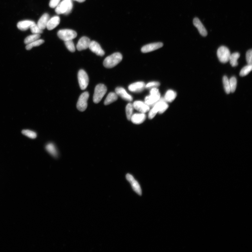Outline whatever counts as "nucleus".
Instances as JSON below:
<instances>
[{
	"label": "nucleus",
	"mask_w": 252,
	"mask_h": 252,
	"mask_svg": "<svg viewBox=\"0 0 252 252\" xmlns=\"http://www.w3.org/2000/svg\"><path fill=\"white\" fill-rule=\"evenodd\" d=\"M134 108L139 112L143 113H145L149 111L150 107L144 102L140 101H136L134 102L133 104Z\"/></svg>",
	"instance_id": "12"
},
{
	"label": "nucleus",
	"mask_w": 252,
	"mask_h": 252,
	"mask_svg": "<svg viewBox=\"0 0 252 252\" xmlns=\"http://www.w3.org/2000/svg\"><path fill=\"white\" fill-rule=\"evenodd\" d=\"M163 46V44L161 43H156L147 44L141 48V51L143 53L151 52L162 47Z\"/></svg>",
	"instance_id": "13"
},
{
	"label": "nucleus",
	"mask_w": 252,
	"mask_h": 252,
	"mask_svg": "<svg viewBox=\"0 0 252 252\" xmlns=\"http://www.w3.org/2000/svg\"><path fill=\"white\" fill-rule=\"evenodd\" d=\"M78 79L79 87L82 90L86 89L89 84V79L88 75L83 69L79 70L78 74Z\"/></svg>",
	"instance_id": "9"
},
{
	"label": "nucleus",
	"mask_w": 252,
	"mask_h": 252,
	"mask_svg": "<svg viewBox=\"0 0 252 252\" xmlns=\"http://www.w3.org/2000/svg\"><path fill=\"white\" fill-rule=\"evenodd\" d=\"M90 42L91 41L88 37H82L77 44V50L81 51L87 49L89 48Z\"/></svg>",
	"instance_id": "14"
},
{
	"label": "nucleus",
	"mask_w": 252,
	"mask_h": 252,
	"mask_svg": "<svg viewBox=\"0 0 252 252\" xmlns=\"http://www.w3.org/2000/svg\"><path fill=\"white\" fill-rule=\"evenodd\" d=\"M219 60L221 63H226L229 61L231 53L228 48L225 46H221L217 52Z\"/></svg>",
	"instance_id": "7"
},
{
	"label": "nucleus",
	"mask_w": 252,
	"mask_h": 252,
	"mask_svg": "<svg viewBox=\"0 0 252 252\" xmlns=\"http://www.w3.org/2000/svg\"><path fill=\"white\" fill-rule=\"evenodd\" d=\"M223 83L225 92L227 94H229L231 92L230 87L229 79L226 76L223 77Z\"/></svg>",
	"instance_id": "29"
},
{
	"label": "nucleus",
	"mask_w": 252,
	"mask_h": 252,
	"mask_svg": "<svg viewBox=\"0 0 252 252\" xmlns=\"http://www.w3.org/2000/svg\"><path fill=\"white\" fill-rule=\"evenodd\" d=\"M89 98V93L85 92L79 96L77 103V108L79 111H85L87 107V101Z\"/></svg>",
	"instance_id": "8"
},
{
	"label": "nucleus",
	"mask_w": 252,
	"mask_h": 252,
	"mask_svg": "<svg viewBox=\"0 0 252 252\" xmlns=\"http://www.w3.org/2000/svg\"><path fill=\"white\" fill-rule=\"evenodd\" d=\"M122 59V55L120 53H114L106 57L104 61L103 65L108 68H113L120 63Z\"/></svg>",
	"instance_id": "2"
},
{
	"label": "nucleus",
	"mask_w": 252,
	"mask_h": 252,
	"mask_svg": "<svg viewBox=\"0 0 252 252\" xmlns=\"http://www.w3.org/2000/svg\"><path fill=\"white\" fill-rule=\"evenodd\" d=\"M169 108V105L165 100L164 98H161L153 106V108L150 110L149 114V118L153 119L157 113L162 114Z\"/></svg>",
	"instance_id": "1"
},
{
	"label": "nucleus",
	"mask_w": 252,
	"mask_h": 252,
	"mask_svg": "<svg viewBox=\"0 0 252 252\" xmlns=\"http://www.w3.org/2000/svg\"><path fill=\"white\" fill-rule=\"evenodd\" d=\"M46 149L47 151L52 156L55 157L57 156V152L55 145L53 143H50L46 145Z\"/></svg>",
	"instance_id": "25"
},
{
	"label": "nucleus",
	"mask_w": 252,
	"mask_h": 252,
	"mask_svg": "<svg viewBox=\"0 0 252 252\" xmlns=\"http://www.w3.org/2000/svg\"><path fill=\"white\" fill-rule=\"evenodd\" d=\"M40 37V34H33L26 37L24 40V43L26 45L39 39Z\"/></svg>",
	"instance_id": "26"
},
{
	"label": "nucleus",
	"mask_w": 252,
	"mask_h": 252,
	"mask_svg": "<svg viewBox=\"0 0 252 252\" xmlns=\"http://www.w3.org/2000/svg\"><path fill=\"white\" fill-rule=\"evenodd\" d=\"M89 48L97 56L102 57L105 54L104 51L102 48L99 44L95 41H92L90 42Z\"/></svg>",
	"instance_id": "11"
},
{
	"label": "nucleus",
	"mask_w": 252,
	"mask_h": 252,
	"mask_svg": "<svg viewBox=\"0 0 252 252\" xmlns=\"http://www.w3.org/2000/svg\"><path fill=\"white\" fill-rule=\"evenodd\" d=\"M65 45L67 49L72 52H74L76 50V47L72 40H69L65 41Z\"/></svg>",
	"instance_id": "34"
},
{
	"label": "nucleus",
	"mask_w": 252,
	"mask_h": 252,
	"mask_svg": "<svg viewBox=\"0 0 252 252\" xmlns=\"http://www.w3.org/2000/svg\"><path fill=\"white\" fill-rule=\"evenodd\" d=\"M134 107L131 103H128L126 107V115L128 120L130 121L133 113Z\"/></svg>",
	"instance_id": "28"
},
{
	"label": "nucleus",
	"mask_w": 252,
	"mask_h": 252,
	"mask_svg": "<svg viewBox=\"0 0 252 252\" xmlns=\"http://www.w3.org/2000/svg\"><path fill=\"white\" fill-rule=\"evenodd\" d=\"M57 35L61 39L64 41L72 40L77 36V33L74 30L63 29L59 30Z\"/></svg>",
	"instance_id": "6"
},
{
	"label": "nucleus",
	"mask_w": 252,
	"mask_h": 252,
	"mask_svg": "<svg viewBox=\"0 0 252 252\" xmlns=\"http://www.w3.org/2000/svg\"><path fill=\"white\" fill-rule=\"evenodd\" d=\"M60 0H50L49 5L50 8H54L58 5Z\"/></svg>",
	"instance_id": "37"
},
{
	"label": "nucleus",
	"mask_w": 252,
	"mask_h": 252,
	"mask_svg": "<svg viewBox=\"0 0 252 252\" xmlns=\"http://www.w3.org/2000/svg\"><path fill=\"white\" fill-rule=\"evenodd\" d=\"M44 42L45 41L43 39H39L37 40L26 45V49L28 50H30L32 49L33 47L40 46L41 44H43Z\"/></svg>",
	"instance_id": "27"
},
{
	"label": "nucleus",
	"mask_w": 252,
	"mask_h": 252,
	"mask_svg": "<svg viewBox=\"0 0 252 252\" xmlns=\"http://www.w3.org/2000/svg\"><path fill=\"white\" fill-rule=\"evenodd\" d=\"M145 84L143 82H138L131 84L128 87V89L132 92H141L145 89Z\"/></svg>",
	"instance_id": "15"
},
{
	"label": "nucleus",
	"mask_w": 252,
	"mask_h": 252,
	"mask_svg": "<svg viewBox=\"0 0 252 252\" xmlns=\"http://www.w3.org/2000/svg\"><path fill=\"white\" fill-rule=\"evenodd\" d=\"M252 70V65H248L245 66L241 70L240 73V76H244L248 75Z\"/></svg>",
	"instance_id": "31"
},
{
	"label": "nucleus",
	"mask_w": 252,
	"mask_h": 252,
	"mask_svg": "<svg viewBox=\"0 0 252 252\" xmlns=\"http://www.w3.org/2000/svg\"><path fill=\"white\" fill-rule=\"evenodd\" d=\"M22 133L26 136L31 139H35L37 137L36 132L29 130H24L22 131Z\"/></svg>",
	"instance_id": "32"
},
{
	"label": "nucleus",
	"mask_w": 252,
	"mask_h": 252,
	"mask_svg": "<svg viewBox=\"0 0 252 252\" xmlns=\"http://www.w3.org/2000/svg\"><path fill=\"white\" fill-rule=\"evenodd\" d=\"M35 23L34 21L29 20L23 21L18 22L17 26L19 30L25 31L30 28L31 26Z\"/></svg>",
	"instance_id": "20"
},
{
	"label": "nucleus",
	"mask_w": 252,
	"mask_h": 252,
	"mask_svg": "<svg viewBox=\"0 0 252 252\" xmlns=\"http://www.w3.org/2000/svg\"><path fill=\"white\" fill-rule=\"evenodd\" d=\"M75 1L78 2H79V3H82V2H85L86 0H75Z\"/></svg>",
	"instance_id": "38"
},
{
	"label": "nucleus",
	"mask_w": 252,
	"mask_h": 252,
	"mask_svg": "<svg viewBox=\"0 0 252 252\" xmlns=\"http://www.w3.org/2000/svg\"><path fill=\"white\" fill-rule=\"evenodd\" d=\"M118 99V95L116 92H110L105 100L104 104L105 105H109L116 101Z\"/></svg>",
	"instance_id": "23"
},
{
	"label": "nucleus",
	"mask_w": 252,
	"mask_h": 252,
	"mask_svg": "<svg viewBox=\"0 0 252 252\" xmlns=\"http://www.w3.org/2000/svg\"><path fill=\"white\" fill-rule=\"evenodd\" d=\"M240 57V54L238 52L234 53L231 54L229 57V61L232 67H236L238 65L237 60Z\"/></svg>",
	"instance_id": "24"
},
{
	"label": "nucleus",
	"mask_w": 252,
	"mask_h": 252,
	"mask_svg": "<svg viewBox=\"0 0 252 252\" xmlns=\"http://www.w3.org/2000/svg\"><path fill=\"white\" fill-rule=\"evenodd\" d=\"M193 23L194 26L197 28L199 32L201 35L203 37L207 36V31L199 19L197 18H195L193 20Z\"/></svg>",
	"instance_id": "17"
},
{
	"label": "nucleus",
	"mask_w": 252,
	"mask_h": 252,
	"mask_svg": "<svg viewBox=\"0 0 252 252\" xmlns=\"http://www.w3.org/2000/svg\"><path fill=\"white\" fill-rule=\"evenodd\" d=\"M230 87L231 92L234 93L235 92L237 87V79L235 77H232L229 79Z\"/></svg>",
	"instance_id": "30"
},
{
	"label": "nucleus",
	"mask_w": 252,
	"mask_h": 252,
	"mask_svg": "<svg viewBox=\"0 0 252 252\" xmlns=\"http://www.w3.org/2000/svg\"><path fill=\"white\" fill-rule=\"evenodd\" d=\"M107 92V88L102 84H99L95 88L93 100L94 103L100 102Z\"/></svg>",
	"instance_id": "5"
},
{
	"label": "nucleus",
	"mask_w": 252,
	"mask_h": 252,
	"mask_svg": "<svg viewBox=\"0 0 252 252\" xmlns=\"http://www.w3.org/2000/svg\"><path fill=\"white\" fill-rule=\"evenodd\" d=\"M246 59L247 65H252V50H249L246 53Z\"/></svg>",
	"instance_id": "36"
},
{
	"label": "nucleus",
	"mask_w": 252,
	"mask_h": 252,
	"mask_svg": "<svg viewBox=\"0 0 252 252\" xmlns=\"http://www.w3.org/2000/svg\"><path fill=\"white\" fill-rule=\"evenodd\" d=\"M30 28L33 34H40L43 32V30L41 29L35 23L33 24Z\"/></svg>",
	"instance_id": "33"
},
{
	"label": "nucleus",
	"mask_w": 252,
	"mask_h": 252,
	"mask_svg": "<svg viewBox=\"0 0 252 252\" xmlns=\"http://www.w3.org/2000/svg\"><path fill=\"white\" fill-rule=\"evenodd\" d=\"M160 94L157 88H152L150 91V95L146 97L145 102L148 105L153 106L160 100Z\"/></svg>",
	"instance_id": "4"
},
{
	"label": "nucleus",
	"mask_w": 252,
	"mask_h": 252,
	"mask_svg": "<svg viewBox=\"0 0 252 252\" xmlns=\"http://www.w3.org/2000/svg\"><path fill=\"white\" fill-rule=\"evenodd\" d=\"M73 6L72 0H63L57 6L56 12L57 14H68L71 11Z\"/></svg>",
	"instance_id": "3"
},
{
	"label": "nucleus",
	"mask_w": 252,
	"mask_h": 252,
	"mask_svg": "<svg viewBox=\"0 0 252 252\" xmlns=\"http://www.w3.org/2000/svg\"><path fill=\"white\" fill-rule=\"evenodd\" d=\"M50 19L49 15L47 13L44 14L40 18L37 22V25L42 30L45 29L47 27L48 21Z\"/></svg>",
	"instance_id": "19"
},
{
	"label": "nucleus",
	"mask_w": 252,
	"mask_h": 252,
	"mask_svg": "<svg viewBox=\"0 0 252 252\" xmlns=\"http://www.w3.org/2000/svg\"><path fill=\"white\" fill-rule=\"evenodd\" d=\"M146 118V116L145 113H136L132 115L130 120L135 124H139L143 123Z\"/></svg>",
	"instance_id": "18"
},
{
	"label": "nucleus",
	"mask_w": 252,
	"mask_h": 252,
	"mask_svg": "<svg viewBox=\"0 0 252 252\" xmlns=\"http://www.w3.org/2000/svg\"><path fill=\"white\" fill-rule=\"evenodd\" d=\"M160 86V83L158 82H151L148 83L145 85V88L147 89H152V88H157Z\"/></svg>",
	"instance_id": "35"
},
{
	"label": "nucleus",
	"mask_w": 252,
	"mask_h": 252,
	"mask_svg": "<svg viewBox=\"0 0 252 252\" xmlns=\"http://www.w3.org/2000/svg\"><path fill=\"white\" fill-rule=\"evenodd\" d=\"M60 22V18L59 16L53 17L49 19L46 28L49 30H52L59 25Z\"/></svg>",
	"instance_id": "21"
},
{
	"label": "nucleus",
	"mask_w": 252,
	"mask_h": 252,
	"mask_svg": "<svg viewBox=\"0 0 252 252\" xmlns=\"http://www.w3.org/2000/svg\"><path fill=\"white\" fill-rule=\"evenodd\" d=\"M176 92L172 90H168L166 93L164 99L167 102H172L176 98Z\"/></svg>",
	"instance_id": "22"
},
{
	"label": "nucleus",
	"mask_w": 252,
	"mask_h": 252,
	"mask_svg": "<svg viewBox=\"0 0 252 252\" xmlns=\"http://www.w3.org/2000/svg\"><path fill=\"white\" fill-rule=\"evenodd\" d=\"M115 92L118 95L121 97L124 100L128 101H131L133 100V98L126 91L124 88L122 87H117L115 89Z\"/></svg>",
	"instance_id": "16"
},
{
	"label": "nucleus",
	"mask_w": 252,
	"mask_h": 252,
	"mask_svg": "<svg viewBox=\"0 0 252 252\" xmlns=\"http://www.w3.org/2000/svg\"><path fill=\"white\" fill-rule=\"evenodd\" d=\"M126 177L128 182L131 184L132 188L134 191L138 195H141L142 191H141L140 186L137 181L135 179L133 176L131 174H128L126 175Z\"/></svg>",
	"instance_id": "10"
}]
</instances>
